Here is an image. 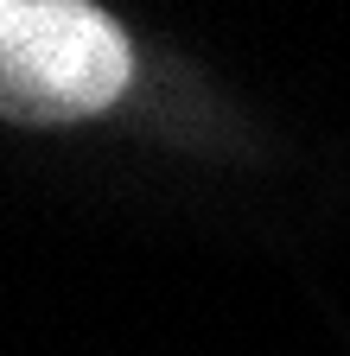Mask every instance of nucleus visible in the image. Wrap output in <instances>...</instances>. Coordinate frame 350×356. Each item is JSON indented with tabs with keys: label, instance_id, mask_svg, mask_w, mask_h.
<instances>
[{
	"label": "nucleus",
	"instance_id": "nucleus-1",
	"mask_svg": "<svg viewBox=\"0 0 350 356\" xmlns=\"http://www.w3.org/2000/svg\"><path fill=\"white\" fill-rule=\"evenodd\" d=\"M127 76V32L90 0H0V121L64 127L102 115Z\"/></svg>",
	"mask_w": 350,
	"mask_h": 356
}]
</instances>
